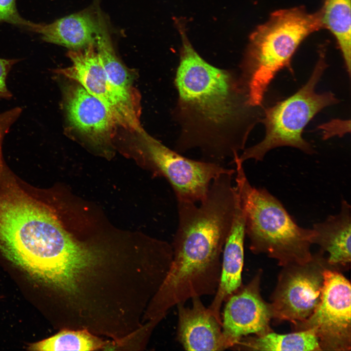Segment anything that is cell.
Instances as JSON below:
<instances>
[{"instance_id": "8fae6325", "label": "cell", "mask_w": 351, "mask_h": 351, "mask_svg": "<svg viewBox=\"0 0 351 351\" xmlns=\"http://www.w3.org/2000/svg\"><path fill=\"white\" fill-rule=\"evenodd\" d=\"M259 281V276H256L226 300L222 329L231 347L249 334L259 336L269 332L272 312L270 305L260 296Z\"/></svg>"}, {"instance_id": "ac0fdd59", "label": "cell", "mask_w": 351, "mask_h": 351, "mask_svg": "<svg viewBox=\"0 0 351 351\" xmlns=\"http://www.w3.org/2000/svg\"><path fill=\"white\" fill-rule=\"evenodd\" d=\"M234 347L257 351L322 350L317 336L310 329L284 334L268 332L246 340L242 338Z\"/></svg>"}, {"instance_id": "603a6c76", "label": "cell", "mask_w": 351, "mask_h": 351, "mask_svg": "<svg viewBox=\"0 0 351 351\" xmlns=\"http://www.w3.org/2000/svg\"><path fill=\"white\" fill-rule=\"evenodd\" d=\"M345 122L343 120H332L329 123L321 126L320 127L323 131L324 138L325 139L328 138L334 135H344L346 133L347 131L343 130V126L346 125L347 124L343 126V123Z\"/></svg>"}, {"instance_id": "3957f363", "label": "cell", "mask_w": 351, "mask_h": 351, "mask_svg": "<svg viewBox=\"0 0 351 351\" xmlns=\"http://www.w3.org/2000/svg\"><path fill=\"white\" fill-rule=\"evenodd\" d=\"M0 252L32 278L66 291L89 259L49 210L17 195L0 196Z\"/></svg>"}, {"instance_id": "5b68a950", "label": "cell", "mask_w": 351, "mask_h": 351, "mask_svg": "<svg viewBox=\"0 0 351 351\" xmlns=\"http://www.w3.org/2000/svg\"><path fill=\"white\" fill-rule=\"evenodd\" d=\"M234 162L236 169V189L245 220V233L250 249L278 259L284 265L301 264L312 256V229L300 227L279 200L264 188L249 182L243 163Z\"/></svg>"}, {"instance_id": "44dd1931", "label": "cell", "mask_w": 351, "mask_h": 351, "mask_svg": "<svg viewBox=\"0 0 351 351\" xmlns=\"http://www.w3.org/2000/svg\"><path fill=\"white\" fill-rule=\"evenodd\" d=\"M6 22L29 28L32 22L22 19L16 7V0H0V23Z\"/></svg>"}, {"instance_id": "6da1fadb", "label": "cell", "mask_w": 351, "mask_h": 351, "mask_svg": "<svg viewBox=\"0 0 351 351\" xmlns=\"http://www.w3.org/2000/svg\"><path fill=\"white\" fill-rule=\"evenodd\" d=\"M182 46L175 79L177 115L182 127L178 151L199 148L212 161L234 158L244 149L259 119L242 80L204 60L179 28Z\"/></svg>"}, {"instance_id": "d6986e66", "label": "cell", "mask_w": 351, "mask_h": 351, "mask_svg": "<svg viewBox=\"0 0 351 351\" xmlns=\"http://www.w3.org/2000/svg\"><path fill=\"white\" fill-rule=\"evenodd\" d=\"M324 28L329 30L336 39L346 70L351 74V0H325L321 8Z\"/></svg>"}, {"instance_id": "7c38bea8", "label": "cell", "mask_w": 351, "mask_h": 351, "mask_svg": "<svg viewBox=\"0 0 351 351\" xmlns=\"http://www.w3.org/2000/svg\"><path fill=\"white\" fill-rule=\"evenodd\" d=\"M63 106L69 126L90 141L103 144L115 136L118 125L111 113L79 84L64 89Z\"/></svg>"}, {"instance_id": "ffe728a7", "label": "cell", "mask_w": 351, "mask_h": 351, "mask_svg": "<svg viewBox=\"0 0 351 351\" xmlns=\"http://www.w3.org/2000/svg\"><path fill=\"white\" fill-rule=\"evenodd\" d=\"M105 343L86 330H63L47 339L31 344L32 351H94L101 349Z\"/></svg>"}, {"instance_id": "30bf717a", "label": "cell", "mask_w": 351, "mask_h": 351, "mask_svg": "<svg viewBox=\"0 0 351 351\" xmlns=\"http://www.w3.org/2000/svg\"><path fill=\"white\" fill-rule=\"evenodd\" d=\"M314 260L287 265L270 305L273 317L298 325L313 313L320 300L325 269Z\"/></svg>"}, {"instance_id": "7402d4cb", "label": "cell", "mask_w": 351, "mask_h": 351, "mask_svg": "<svg viewBox=\"0 0 351 351\" xmlns=\"http://www.w3.org/2000/svg\"><path fill=\"white\" fill-rule=\"evenodd\" d=\"M19 61L20 59L0 58V100H9L12 98V94L6 84V79L13 66Z\"/></svg>"}, {"instance_id": "9a60e30c", "label": "cell", "mask_w": 351, "mask_h": 351, "mask_svg": "<svg viewBox=\"0 0 351 351\" xmlns=\"http://www.w3.org/2000/svg\"><path fill=\"white\" fill-rule=\"evenodd\" d=\"M313 243L328 252L331 265L347 266L351 261V208L345 199L341 202L340 212L329 215L324 221L313 225Z\"/></svg>"}, {"instance_id": "277c9868", "label": "cell", "mask_w": 351, "mask_h": 351, "mask_svg": "<svg viewBox=\"0 0 351 351\" xmlns=\"http://www.w3.org/2000/svg\"><path fill=\"white\" fill-rule=\"evenodd\" d=\"M324 28L322 11L308 13L304 6L273 12L251 34L242 64V81L249 104L262 105L269 85L278 72L292 73L291 59L302 41Z\"/></svg>"}, {"instance_id": "5bb4252c", "label": "cell", "mask_w": 351, "mask_h": 351, "mask_svg": "<svg viewBox=\"0 0 351 351\" xmlns=\"http://www.w3.org/2000/svg\"><path fill=\"white\" fill-rule=\"evenodd\" d=\"M245 235L244 216L238 194L232 227L222 252L218 286L208 307L220 320L222 304L241 287Z\"/></svg>"}, {"instance_id": "9c48e42d", "label": "cell", "mask_w": 351, "mask_h": 351, "mask_svg": "<svg viewBox=\"0 0 351 351\" xmlns=\"http://www.w3.org/2000/svg\"><path fill=\"white\" fill-rule=\"evenodd\" d=\"M320 301L312 315L298 325L312 330L321 350L351 349V284L342 274L325 269Z\"/></svg>"}, {"instance_id": "ba28073f", "label": "cell", "mask_w": 351, "mask_h": 351, "mask_svg": "<svg viewBox=\"0 0 351 351\" xmlns=\"http://www.w3.org/2000/svg\"><path fill=\"white\" fill-rule=\"evenodd\" d=\"M70 50L67 56L71 66L55 69L58 76L77 81L88 93L101 101L111 113L118 126L131 132L142 134L140 122V102L118 91L110 82L94 45Z\"/></svg>"}, {"instance_id": "52a82bcc", "label": "cell", "mask_w": 351, "mask_h": 351, "mask_svg": "<svg viewBox=\"0 0 351 351\" xmlns=\"http://www.w3.org/2000/svg\"><path fill=\"white\" fill-rule=\"evenodd\" d=\"M141 135L147 165L168 181L177 201L200 202L215 178L223 173L235 172L218 162L185 157L145 132Z\"/></svg>"}, {"instance_id": "e0dca14e", "label": "cell", "mask_w": 351, "mask_h": 351, "mask_svg": "<svg viewBox=\"0 0 351 351\" xmlns=\"http://www.w3.org/2000/svg\"><path fill=\"white\" fill-rule=\"evenodd\" d=\"M98 20V28L96 39L97 53L110 82L125 96L140 101V96L133 85L128 70L115 52L104 23L101 17Z\"/></svg>"}, {"instance_id": "2e32d148", "label": "cell", "mask_w": 351, "mask_h": 351, "mask_svg": "<svg viewBox=\"0 0 351 351\" xmlns=\"http://www.w3.org/2000/svg\"><path fill=\"white\" fill-rule=\"evenodd\" d=\"M98 28V20L83 12L64 17L49 24L32 22L29 29L40 34L47 42L77 50L96 44Z\"/></svg>"}, {"instance_id": "7a4b0ae2", "label": "cell", "mask_w": 351, "mask_h": 351, "mask_svg": "<svg viewBox=\"0 0 351 351\" xmlns=\"http://www.w3.org/2000/svg\"><path fill=\"white\" fill-rule=\"evenodd\" d=\"M234 174L223 173L215 178L199 206L177 201L173 258L163 282L165 289L175 296L188 299L214 295L216 291L222 252L237 198L232 184Z\"/></svg>"}, {"instance_id": "8992f818", "label": "cell", "mask_w": 351, "mask_h": 351, "mask_svg": "<svg viewBox=\"0 0 351 351\" xmlns=\"http://www.w3.org/2000/svg\"><path fill=\"white\" fill-rule=\"evenodd\" d=\"M327 44L326 42L319 47L318 59L308 81L291 96L264 110L260 120L265 126V136L260 142L244 149L236 157L238 161H261L268 152L282 146L294 147L308 154L314 153L302 137L304 129L322 109L338 102L332 93L318 94L315 90L327 67Z\"/></svg>"}, {"instance_id": "4fadbf2b", "label": "cell", "mask_w": 351, "mask_h": 351, "mask_svg": "<svg viewBox=\"0 0 351 351\" xmlns=\"http://www.w3.org/2000/svg\"><path fill=\"white\" fill-rule=\"evenodd\" d=\"M191 306L180 303L178 311L177 336L186 351H223L230 348L224 337L221 321L202 302L191 298Z\"/></svg>"}]
</instances>
